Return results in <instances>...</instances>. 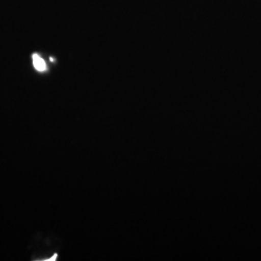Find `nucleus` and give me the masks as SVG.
Instances as JSON below:
<instances>
[{
  "label": "nucleus",
  "mask_w": 261,
  "mask_h": 261,
  "mask_svg": "<svg viewBox=\"0 0 261 261\" xmlns=\"http://www.w3.org/2000/svg\"><path fill=\"white\" fill-rule=\"evenodd\" d=\"M33 64H34V67L36 68V70L40 71V72H44L47 69V65H46L45 61L38 55L33 56Z\"/></svg>",
  "instance_id": "obj_1"
}]
</instances>
